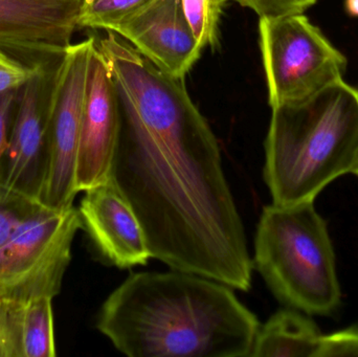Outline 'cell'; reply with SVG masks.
<instances>
[{
  "label": "cell",
  "mask_w": 358,
  "mask_h": 357,
  "mask_svg": "<svg viewBox=\"0 0 358 357\" xmlns=\"http://www.w3.org/2000/svg\"><path fill=\"white\" fill-rule=\"evenodd\" d=\"M96 44L121 103L110 180L136 213L151 256L171 270L250 291L245 228L216 136L185 78L164 73L113 31Z\"/></svg>",
  "instance_id": "obj_1"
},
{
  "label": "cell",
  "mask_w": 358,
  "mask_h": 357,
  "mask_svg": "<svg viewBox=\"0 0 358 357\" xmlns=\"http://www.w3.org/2000/svg\"><path fill=\"white\" fill-rule=\"evenodd\" d=\"M259 327L231 287L174 270L128 277L96 316L98 330L130 357L250 356Z\"/></svg>",
  "instance_id": "obj_2"
},
{
  "label": "cell",
  "mask_w": 358,
  "mask_h": 357,
  "mask_svg": "<svg viewBox=\"0 0 358 357\" xmlns=\"http://www.w3.org/2000/svg\"><path fill=\"white\" fill-rule=\"evenodd\" d=\"M263 175L273 205L315 201L358 157V88L344 79L313 96L273 107Z\"/></svg>",
  "instance_id": "obj_3"
},
{
  "label": "cell",
  "mask_w": 358,
  "mask_h": 357,
  "mask_svg": "<svg viewBox=\"0 0 358 357\" xmlns=\"http://www.w3.org/2000/svg\"><path fill=\"white\" fill-rule=\"evenodd\" d=\"M313 203L263 209L252 264L285 307L330 316L342 305V289L327 222Z\"/></svg>",
  "instance_id": "obj_4"
},
{
  "label": "cell",
  "mask_w": 358,
  "mask_h": 357,
  "mask_svg": "<svg viewBox=\"0 0 358 357\" xmlns=\"http://www.w3.org/2000/svg\"><path fill=\"white\" fill-rule=\"evenodd\" d=\"M259 39L271 108L344 79L346 56L304 14L261 17Z\"/></svg>",
  "instance_id": "obj_5"
},
{
  "label": "cell",
  "mask_w": 358,
  "mask_h": 357,
  "mask_svg": "<svg viewBox=\"0 0 358 357\" xmlns=\"http://www.w3.org/2000/svg\"><path fill=\"white\" fill-rule=\"evenodd\" d=\"M82 228L79 211L44 207L23 221L0 245V299H54L71 260V245Z\"/></svg>",
  "instance_id": "obj_6"
},
{
  "label": "cell",
  "mask_w": 358,
  "mask_h": 357,
  "mask_svg": "<svg viewBox=\"0 0 358 357\" xmlns=\"http://www.w3.org/2000/svg\"><path fill=\"white\" fill-rule=\"evenodd\" d=\"M96 38L67 48L55 73L48 113V159L38 201L52 210L73 207L82 110Z\"/></svg>",
  "instance_id": "obj_7"
},
{
  "label": "cell",
  "mask_w": 358,
  "mask_h": 357,
  "mask_svg": "<svg viewBox=\"0 0 358 357\" xmlns=\"http://www.w3.org/2000/svg\"><path fill=\"white\" fill-rule=\"evenodd\" d=\"M61 60L38 65L17 90L8 149L0 169L2 184L37 201L48 170L50 94Z\"/></svg>",
  "instance_id": "obj_8"
},
{
  "label": "cell",
  "mask_w": 358,
  "mask_h": 357,
  "mask_svg": "<svg viewBox=\"0 0 358 357\" xmlns=\"http://www.w3.org/2000/svg\"><path fill=\"white\" fill-rule=\"evenodd\" d=\"M83 0H0V50L31 67L57 62L79 27Z\"/></svg>",
  "instance_id": "obj_9"
},
{
  "label": "cell",
  "mask_w": 358,
  "mask_h": 357,
  "mask_svg": "<svg viewBox=\"0 0 358 357\" xmlns=\"http://www.w3.org/2000/svg\"><path fill=\"white\" fill-rule=\"evenodd\" d=\"M121 130V103L117 85L98 45L90 58L82 110L76 187L86 192L110 180Z\"/></svg>",
  "instance_id": "obj_10"
},
{
  "label": "cell",
  "mask_w": 358,
  "mask_h": 357,
  "mask_svg": "<svg viewBox=\"0 0 358 357\" xmlns=\"http://www.w3.org/2000/svg\"><path fill=\"white\" fill-rule=\"evenodd\" d=\"M109 31L129 42L157 68L185 78L202 50L183 14L181 0H151Z\"/></svg>",
  "instance_id": "obj_11"
},
{
  "label": "cell",
  "mask_w": 358,
  "mask_h": 357,
  "mask_svg": "<svg viewBox=\"0 0 358 357\" xmlns=\"http://www.w3.org/2000/svg\"><path fill=\"white\" fill-rule=\"evenodd\" d=\"M78 211L82 228L109 263L131 268L152 258L136 213L110 180L86 191Z\"/></svg>",
  "instance_id": "obj_12"
},
{
  "label": "cell",
  "mask_w": 358,
  "mask_h": 357,
  "mask_svg": "<svg viewBox=\"0 0 358 357\" xmlns=\"http://www.w3.org/2000/svg\"><path fill=\"white\" fill-rule=\"evenodd\" d=\"M323 335L308 314L286 307L260 324L250 357H317Z\"/></svg>",
  "instance_id": "obj_13"
},
{
  "label": "cell",
  "mask_w": 358,
  "mask_h": 357,
  "mask_svg": "<svg viewBox=\"0 0 358 357\" xmlns=\"http://www.w3.org/2000/svg\"><path fill=\"white\" fill-rule=\"evenodd\" d=\"M52 301V298L42 297L23 303V357L56 356Z\"/></svg>",
  "instance_id": "obj_14"
},
{
  "label": "cell",
  "mask_w": 358,
  "mask_h": 357,
  "mask_svg": "<svg viewBox=\"0 0 358 357\" xmlns=\"http://www.w3.org/2000/svg\"><path fill=\"white\" fill-rule=\"evenodd\" d=\"M229 1L231 0H181L183 14L202 50L218 43L219 21Z\"/></svg>",
  "instance_id": "obj_15"
},
{
  "label": "cell",
  "mask_w": 358,
  "mask_h": 357,
  "mask_svg": "<svg viewBox=\"0 0 358 357\" xmlns=\"http://www.w3.org/2000/svg\"><path fill=\"white\" fill-rule=\"evenodd\" d=\"M151 0H83L79 16V27L110 31Z\"/></svg>",
  "instance_id": "obj_16"
},
{
  "label": "cell",
  "mask_w": 358,
  "mask_h": 357,
  "mask_svg": "<svg viewBox=\"0 0 358 357\" xmlns=\"http://www.w3.org/2000/svg\"><path fill=\"white\" fill-rule=\"evenodd\" d=\"M43 207L37 199L12 190L0 182V245L17 226Z\"/></svg>",
  "instance_id": "obj_17"
},
{
  "label": "cell",
  "mask_w": 358,
  "mask_h": 357,
  "mask_svg": "<svg viewBox=\"0 0 358 357\" xmlns=\"http://www.w3.org/2000/svg\"><path fill=\"white\" fill-rule=\"evenodd\" d=\"M23 303L0 299V357H23Z\"/></svg>",
  "instance_id": "obj_18"
},
{
  "label": "cell",
  "mask_w": 358,
  "mask_h": 357,
  "mask_svg": "<svg viewBox=\"0 0 358 357\" xmlns=\"http://www.w3.org/2000/svg\"><path fill=\"white\" fill-rule=\"evenodd\" d=\"M244 8L254 10L259 18L282 15L303 14L319 0H235Z\"/></svg>",
  "instance_id": "obj_19"
},
{
  "label": "cell",
  "mask_w": 358,
  "mask_h": 357,
  "mask_svg": "<svg viewBox=\"0 0 358 357\" xmlns=\"http://www.w3.org/2000/svg\"><path fill=\"white\" fill-rule=\"evenodd\" d=\"M358 356V326L323 335L317 357Z\"/></svg>",
  "instance_id": "obj_20"
},
{
  "label": "cell",
  "mask_w": 358,
  "mask_h": 357,
  "mask_svg": "<svg viewBox=\"0 0 358 357\" xmlns=\"http://www.w3.org/2000/svg\"><path fill=\"white\" fill-rule=\"evenodd\" d=\"M37 66H29L0 50V94L20 88Z\"/></svg>",
  "instance_id": "obj_21"
},
{
  "label": "cell",
  "mask_w": 358,
  "mask_h": 357,
  "mask_svg": "<svg viewBox=\"0 0 358 357\" xmlns=\"http://www.w3.org/2000/svg\"><path fill=\"white\" fill-rule=\"evenodd\" d=\"M17 90L0 94V169L8 149V138L16 107Z\"/></svg>",
  "instance_id": "obj_22"
},
{
  "label": "cell",
  "mask_w": 358,
  "mask_h": 357,
  "mask_svg": "<svg viewBox=\"0 0 358 357\" xmlns=\"http://www.w3.org/2000/svg\"><path fill=\"white\" fill-rule=\"evenodd\" d=\"M345 10L351 17H358V0H345Z\"/></svg>",
  "instance_id": "obj_23"
},
{
  "label": "cell",
  "mask_w": 358,
  "mask_h": 357,
  "mask_svg": "<svg viewBox=\"0 0 358 357\" xmlns=\"http://www.w3.org/2000/svg\"><path fill=\"white\" fill-rule=\"evenodd\" d=\"M352 173L355 174V175H357L358 177V157H357V163H355V168H353Z\"/></svg>",
  "instance_id": "obj_24"
}]
</instances>
